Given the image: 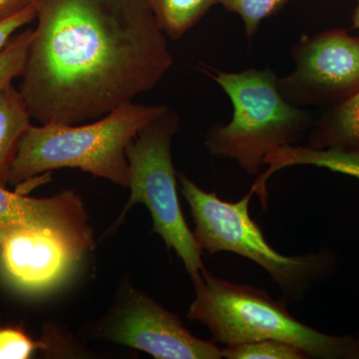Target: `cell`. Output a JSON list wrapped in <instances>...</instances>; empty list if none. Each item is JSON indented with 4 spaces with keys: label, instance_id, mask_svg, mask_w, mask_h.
Segmentation results:
<instances>
[{
    "label": "cell",
    "instance_id": "6da1fadb",
    "mask_svg": "<svg viewBox=\"0 0 359 359\" xmlns=\"http://www.w3.org/2000/svg\"><path fill=\"white\" fill-rule=\"evenodd\" d=\"M20 92L40 124L98 119L154 89L174 60L146 0H35Z\"/></svg>",
    "mask_w": 359,
    "mask_h": 359
},
{
    "label": "cell",
    "instance_id": "7a4b0ae2",
    "mask_svg": "<svg viewBox=\"0 0 359 359\" xmlns=\"http://www.w3.org/2000/svg\"><path fill=\"white\" fill-rule=\"evenodd\" d=\"M168 109L166 105L132 102L89 124H30L16 148L8 183H25L61 168H78L128 188L127 146Z\"/></svg>",
    "mask_w": 359,
    "mask_h": 359
},
{
    "label": "cell",
    "instance_id": "3957f363",
    "mask_svg": "<svg viewBox=\"0 0 359 359\" xmlns=\"http://www.w3.org/2000/svg\"><path fill=\"white\" fill-rule=\"evenodd\" d=\"M187 318L209 328L212 341L224 346L273 339L292 344L309 358H359V337H334L304 325L285 301L264 290L221 280L205 269L195 283Z\"/></svg>",
    "mask_w": 359,
    "mask_h": 359
},
{
    "label": "cell",
    "instance_id": "277c9868",
    "mask_svg": "<svg viewBox=\"0 0 359 359\" xmlns=\"http://www.w3.org/2000/svg\"><path fill=\"white\" fill-rule=\"evenodd\" d=\"M233 104L231 122L208 130L210 154L235 160L249 175L259 173L269 153L292 145L313 128V116L287 102L269 69L217 72L212 76Z\"/></svg>",
    "mask_w": 359,
    "mask_h": 359
},
{
    "label": "cell",
    "instance_id": "5b68a950",
    "mask_svg": "<svg viewBox=\"0 0 359 359\" xmlns=\"http://www.w3.org/2000/svg\"><path fill=\"white\" fill-rule=\"evenodd\" d=\"M178 179L180 192L190 205L195 223L194 237L203 250L233 252L255 262L292 301L304 297L330 269L332 259L327 254L287 257L271 248L259 224L250 218L252 190L238 202H226L216 193L205 192L186 175L179 173Z\"/></svg>",
    "mask_w": 359,
    "mask_h": 359
},
{
    "label": "cell",
    "instance_id": "8992f818",
    "mask_svg": "<svg viewBox=\"0 0 359 359\" xmlns=\"http://www.w3.org/2000/svg\"><path fill=\"white\" fill-rule=\"evenodd\" d=\"M180 129V117L168 109L140 130L127 146L130 199L111 230L117 228L132 207L143 204L153 219V231L173 249L192 278L200 282L205 271L203 250L184 218L178 197L171 146Z\"/></svg>",
    "mask_w": 359,
    "mask_h": 359
},
{
    "label": "cell",
    "instance_id": "52a82bcc",
    "mask_svg": "<svg viewBox=\"0 0 359 359\" xmlns=\"http://www.w3.org/2000/svg\"><path fill=\"white\" fill-rule=\"evenodd\" d=\"M292 56L294 69L276 83L295 107L337 106L359 92V36L340 29L302 36Z\"/></svg>",
    "mask_w": 359,
    "mask_h": 359
},
{
    "label": "cell",
    "instance_id": "ba28073f",
    "mask_svg": "<svg viewBox=\"0 0 359 359\" xmlns=\"http://www.w3.org/2000/svg\"><path fill=\"white\" fill-rule=\"evenodd\" d=\"M97 337L145 351L157 359H221L216 342L194 337L159 302L140 290L128 289L100 323Z\"/></svg>",
    "mask_w": 359,
    "mask_h": 359
},
{
    "label": "cell",
    "instance_id": "9c48e42d",
    "mask_svg": "<svg viewBox=\"0 0 359 359\" xmlns=\"http://www.w3.org/2000/svg\"><path fill=\"white\" fill-rule=\"evenodd\" d=\"M88 250L58 231L26 226L0 231V259L7 278L25 292L60 282Z\"/></svg>",
    "mask_w": 359,
    "mask_h": 359
},
{
    "label": "cell",
    "instance_id": "30bf717a",
    "mask_svg": "<svg viewBox=\"0 0 359 359\" xmlns=\"http://www.w3.org/2000/svg\"><path fill=\"white\" fill-rule=\"evenodd\" d=\"M11 226L58 231L88 252L95 244L83 202L72 190L37 199L11 192L0 185V231Z\"/></svg>",
    "mask_w": 359,
    "mask_h": 359
},
{
    "label": "cell",
    "instance_id": "8fae6325",
    "mask_svg": "<svg viewBox=\"0 0 359 359\" xmlns=\"http://www.w3.org/2000/svg\"><path fill=\"white\" fill-rule=\"evenodd\" d=\"M264 164L269 166V169L264 172L266 178H271L276 172L285 168L311 165L359 179V148L351 150L337 148L320 150L308 146H283L269 153L264 160Z\"/></svg>",
    "mask_w": 359,
    "mask_h": 359
},
{
    "label": "cell",
    "instance_id": "7c38bea8",
    "mask_svg": "<svg viewBox=\"0 0 359 359\" xmlns=\"http://www.w3.org/2000/svg\"><path fill=\"white\" fill-rule=\"evenodd\" d=\"M308 147L320 150L359 148V92L314 123Z\"/></svg>",
    "mask_w": 359,
    "mask_h": 359
},
{
    "label": "cell",
    "instance_id": "4fadbf2b",
    "mask_svg": "<svg viewBox=\"0 0 359 359\" xmlns=\"http://www.w3.org/2000/svg\"><path fill=\"white\" fill-rule=\"evenodd\" d=\"M20 90L9 85L0 93V185L8 183L9 170L23 133L32 123Z\"/></svg>",
    "mask_w": 359,
    "mask_h": 359
},
{
    "label": "cell",
    "instance_id": "5bb4252c",
    "mask_svg": "<svg viewBox=\"0 0 359 359\" xmlns=\"http://www.w3.org/2000/svg\"><path fill=\"white\" fill-rule=\"evenodd\" d=\"M163 32L172 39L183 37L218 0H146Z\"/></svg>",
    "mask_w": 359,
    "mask_h": 359
},
{
    "label": "cell",
    "instance_id": "9a60e30c",
    "mask_svg": "<svg viewBox=\"0 0 359 359\" xmlns=\"http://www.w3.org/2000/svg\"><path fill=\"white\" fill-rule=\"evenodd\" d=\"M224 358L228 359H306L308 355L292 344L266 339L226 346Z\"/></svg>",
    "mask_w": 359,
    "mask_h": 359
},
{
    "label": "cell",
    "instance_id": "2e32d148",
    "mask_svg": "<svg viewBox=\"0 0 359 359\" xmlns=\"http://www.w3.org/2000/svg\"><path fill=\"white\" fill-rule=\"evenodd\" d=\"M32 37L33 29L28 28L13 35L0 51V93L22 75Z\"/></svg>",
    "mask_w": 359,
    "mask_h": 359
},
{
    "label": "cell",
    "instance_id": "e0dca14e",
    "mask_svg": "<svg viewBox=\"0 0 359 359\" xmlns=\"http://www.w3.org/2000/svg\"><path fill=\"white\" fill-rule=\"evenodd\" d=\"M290 0H218L229 13L242 18L248 37L256 34L262 21L278 13Z\"/></svg>",
    "mask_w": 359,
    "mask_h": 359
},
{
    "label": "cell",
    "instance_id": "ac0fdd59",
    "mask_svg": "<svg viewBox=\"0 0 359 359\" xmlns=\"http://www.w3.org/2000/svg\"><path fill=\"white\" fill-rule=\"evenodd\" d=\"M44 347L43 342L34 341L20 328H0V359H27Z\"/></svg>",
    "mask_w": 359,
    "mask_h": 359
},
{
    "label": "cell",
    "instance_id": "d6986e66",
    "mask_svg": "<svg viewBox=\"0 0 359 359\" xmlns=\"http://www.w3.org/2000/svg\"><path fill=\"white\" fill-rule=\"evenodd\" d=\"M36 18V8L35 4L15 14L13 18H8L0 23V51L2 50L7 42L13 36L14 33L20 28L35 20Z\"/></svg>",
    "mask_w": 359,
    "mask_h": 359
},
{
    "label": "cell",
    "instance_id": "ffe728a7",
    "mask_svg": "<svg viewBox=\"0 0 359 359\" xmlns=\"http://www.w3.org/2000/svg\"><path fill=\"white\" fill-rule=\"evenodd\" d=\"M35 4V0H0V23Z\"/></svg>",
    "mask_w": 359,
    "mask_h": 359
},
{
    "label": "cell",
    "instance_id": "44dd1931",
    "mask_svg": "<svg viewBox=\"0 0 359 359\" xmlns=\"http://www.w3.org/2000/svg\"><path fill=\"white\" fill-rule=\"evenodd\" d=\"M353 21L354 28H356V29L359 30V0L358 6L356 7L355 11H354Z\"/></svg>",
    "mask_w": 359,
    "mask_h": 359
}]
</instances>
